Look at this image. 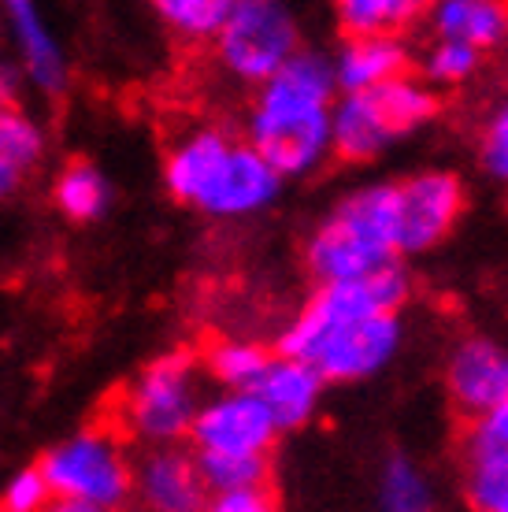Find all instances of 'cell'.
Instances as JSON below:
<instances>
[{
	"label": "cell",
	"mask_w": 508,
	"mask_h": 512,
	"mask_svg": "<svg viewBox=\"0 0 508 512\" xmlns=\"http://www.w3.org/2000/svg\"><path fill=\"white\" fill-rule=\"evenodd\" d=\"M334 60L316 49H301L290 64L260 82L245 116V138L282 179H305L334 153V101H338Z\"/></svg>",
	"instance_id": "1"
},
{
	"label": "cell",
	"mask_w": 508,
	"mask_h": 512,
	"mask_svg": "<svg viewBox=\"0 0 508 512\" xmlns=\"http://www.w3.org/2000/svg\"><path fill=\"white\" fill-rule=\"evenodd\" d=\"M164 186L178 205L208 219H249L279 201L282 175L249 138L204 123L167 145Z\"/></svg>",
	"instance_id": "2"
},
{
	"label": "cell",
	"mask_w": 508,
	"mask_h": 512,
	"mask_svg": "<svg viewBox=\"0 0 508 512\" xmlns=\"http://www.w3.org/2000/svg\"><path fill=\"white\" fill-rule=\"evenodd\" d=\"M316 282L368 279L397 264V193L394 182L364 186L334 205L305 245Z\"/></svg>",
	"instance_id": "3"
},
{
	"label": "cell",
	"mask_w": 508,
	"mask_h": 512,
	"mask_svg": "<svg viewBox=\"0 0 508 512\" xmlns=\"http://www.w3.org/2000/svg\"><path fill=\"white\" fill-rule=\"evenodd\" d=\"M204 405V368L190 349H167L141 368L115 401V420L141 446H178Z\"/></svg>",
	"instance_id": "4"
},
{
	"label": "cell",
	"mask_w": 508,
	"mask_h": 512,
	"mask_svg": "<svg viewBox=\"0 0 508 512\" xmlns=\"http://www.w3.org/2000/svg\"><path fill=\"white\" fill-rule=\"evenodd\" d=\"M438 112V93L427 78H394L368 93H338L334 101V153L342 160L364 164L386 153L397 138H405Z\"/></svg>",
	"instance_id": "5"
},
{
	"label": "cell",
	"mask_w": 508,
	"mask_h": 512,
	"mask_svg": "<svg viewBox=\"0 0 508 512\" xmlns=\"http://www.w3.org/2000/svg\"><path fill=\"white\" fill-rule=\"evenodd\" d=\"M301 49V19L290 0H238L219 38L212 41L219 71L253 90L282 64H290Z\"/></svg>",
	"instance_id": "6"
},
{
	"label": "cell",
	"mask_w": 508,
	"mask_h": 512,
	"mask_svg": "<svg viewBox=\"0 0 508 512\" xmlns=\"http://www.w3.org/2000/svg\"><path fill=\"white\" fill-rule=\"evenodd\" d=\"M38 464L49 479L52 498L119 509L134 494L138 464L130 461L123 438L115 435L112 427H82L71 438L45 449Z\"/></svg>",
	"instance_id": "7"
},
{
	"label": "cell",
	"mask_w": 508,
	"mask_h": 512,
	"mask_svg": "<svg viewBox=\"0 0 508 512\" xmlns=\"http://www.w3.org/2000/svg\"><path fill=\"white\" fill-rule=\"evenodd\" d=\"M405 301H408V275L397 264L375 271L368 279L319 282L316 294L297 308V316L279 334V353H286V357H305V349L323 331H331V327L349 320L379 316V312H401Z\"/></svg>",
	"instance_id": "8"
},
{
	"label": "cell",
	"mask_w": 508,
	"mask_h": 512,
	"mask_svg": "<svg viewBox=\"0 0 508 512\" xmlns=\"http://www.w3.org/2000/svg\"><path fill=\"white\" fill-rule=\"evenodd\" d=\"M401 349V316L397 312H379L364 320L338 323L323 331L305 349V357L327 383H360L379 375Z\"/></svg>",
	"instance_id": "9"
},
{
	"label": "cell",
	"mask_w": 508,
	"mask_h": 512,
	"mask_svg": "<svg viewBox=\"0 0 508 512\" xmlns=\"http://www.w3.org/2000/svg\"><path fill=\"white\" fill-rule=\"evenodd\" d=\"M279 435V423L256 390H219L216 397H204L201 412L190 427V446L193 453L271 457Z\"/></svg>",
	"instance_id": "10"
},
{
	"label": "cell",
	"mask_w": 508,
	"mask_h": 512,
	"mask_svg": "<svg viewBox=\"0 0 508 512\" xmlns=\"http://www.w3.org/2000/svg\"><path fill=\"white\" fill-rule=\"evenodd\" d=\"M0 38L8 41L12 60L23 67L30 90L60 97L71 86V60L64 41L52 30L41 0H0Z\"/></svg>",
	"instance_id": "11"
},
{
	"label": "cell",
	"mask_w": 508,
	"mask_h": 512,
	"mask_svg": "<svg viewBox=\"0 0 508 512\" xmlns=\"http://www.w3.org/2000/svg\"><path fill=\"white\" fill-rule=\"evenodd\" d=\"M397 253H427L457 227L464 212V182L449 171H420L394 182Z\"/></svg>",
	"instance_id": "12"
},
{
	"label": "cell",
	"mask_w": 508,
	"mask_h": 512,
	"mask_svg": "<svg viewBox=\"0 0 508 512\" xmlns=\"http://www.w3.org/2000/svg\"><path fill=\"white\" fill-rule=\"evenodd\" d=\"M134 498L145 512H204L212 490L193 449L149 446L134 468Z\"/></svg>",
	"instance_id": "13"
},
{
	"label": "cell",
	"mask_w": 508,
	"mask_h": 512,
	"mask_svg": "<svg viewBox=\"0 0 508 512\" xmlns=\"http://www.w3.org/2000/svg\"><path fill=\"white\" fill-rule=\"evenodd\" d=\"M445 386L464 416L483 420L508 397V353L490 338H464L449 357Z\"/></svg>",
	"instance_id": "14"
},
{
	"label": "cell",
	"mask_w": 508,
	"mask_h": 512,
	"mask_svg": "<svg viewBox=\"0 0 508 512\" xmlns=\"http://www.w3.org/2000/svg\"><path fill=\"white\" fill-rule=\"evenodd\" d=\"M323 375L308 364V360L297 357H271L264 379L256 383V394L264 401L279 431H301L312 423V416L319 412V397H323Z\"/></svg>",
	"instance_id": "15"
},
{
	"label": "cell",
	"mask_w": 508,
	"mask_h": 512,
	"mask_svg": "<svg viewBox=\"0 0 508 512\" xmlns=\"http://www.w3.org/2000/svg\"><path fill=\"white\" fill-rule=\"evenodd\" d=\"M338 90L342 93H368L386 82L408 75V45L397 34H356L345 38L342 49L331 56Z\"/></svg>",
	"instance_id": "16"
},
{
	"label": "cell",
	"mask_w": 508,
	"mask_h": 512,
	"mask_svg": "<svg viewBox=\"0 0 508 512\" xmlns=\"http://www.w3.org/2000/svg\"><path fill=\"white\" fill-rule=\"evenodd\" d=\"M423 15L431 38L464 41L479 52L508 41V0H434Z\"/></svg>",
	"instance_id": "17"
},
{
	"label": "cell",
	"mask_w": 508,
	"mask_h": 512,
	"mask_svg": "<svg viewBox=\"0 0 508 512\" xmlns=\"http://www.w3.org/2000/svg\"><path fill=\"white\" fill-rule=\"evenodd\" d=\"M52 205L71 223H97L112 208V179L89 160H67L52 179Z\"/></svg>",
	"instance_id": "18"
},
{
	"label": "cell",
	"mask_w": 508,
	"mask_h": 512,
	"mask_svg": "<svg viewBox=\"0 0 508 512\" xmlns=\"http://www.w3.org/2000/svg\"><path fill=\"white\" fill-rule=\"evenodd\" d=\"M234 4L238 0H149L156 23L164 26L178 45H190V49L212 45L219 38Z\"/></svg>",
	"instance_id": "19"
},
{
	"label": "cell",
	"mask_w": 508,
	"mask_h": 512,
	"mask_svg": "<svg viewBox=\"0 0 508 512\" xmlns=\"http://www.w3.org/2000/svg\"><path fill=\"white\" fill-rule=\"evenodd\" d=\"M267 364H271V353L260 342H249V338H219L208 346L201 360L204 375L219 390H256Z\"/></svg>",
	"instance_id": "20"
},
{
	"label": "cell",
	"mask_w": 508,
	"mask_h": 512,
	"mask_svg": "<svg viewBox=\"0 0 508 512\" xmlns=\"http://www.w3.org/2000/svg\"><path fill=\"white\" fill-rule=\"evenodd\" d=\"M464 494L475 512H508V449L464 446Z\"/></svg>",
	"instance_id": "21"
},
{
	"label": "cell",
	"mask_w": 508,
	"mask_h": 512,
	"mask_svg": "<svg viewBox=\"0 0 508 512\" xmlns=\"http://www.w3.org/2000/svg\"><path fill=\"white\" fill-rule=\"evenodd\" d=\"M49 153V134L23 104H0V160L19 171H34Z\"/></svg>",
	"instance_id": "22"
},
{
	"label": "cell",
	"mask_w": 508,
	"mask_h": 512,
	"mask_svg": "<svg viewBox=\"0 0 508 512\" xmlns=\"http://www.w3.org/2000/svg\"><path fill=\"white\" fill-rule=\"evenodd\" d=\"M204 483L212 494H234V490H260L271 483V457L253 453H197Z\"/></svg>",
	"instance_id": "23"
},
{
	"label": "cell",
	"mask_w": 508,
	"mask_h": 512,
	"mask_svg": "<svg viewBox=\"0 0 508 512\" xmlns=\"http://www.w3.org/2000/svg\"><path fill=\"white\" fill-rule=\"evenodd\" d=\"M334 15L345 38L356 34H397L412 19L405 0H334Z\"/></svg>",
	"instance_id": "24"
},
{
	"label": "cell",
	"mask_w": 508,
	"mask_h": 512,
	"mask_svg": "<svg viewBox=\"0 0 508 512\" xmlns=\"http://www.w3.org/2000/svg\"><path fill=\"white\" fill-rule=\"evenodd\" d=\"M379 512H431V487L420 468L405 457H390L382 468Z\"/></svg>",
	"instance_id": "25"
},
{
	"label": "cell",
	"mask_w": 508,
	"mask_h": 512,
	"mask_svg": "<svg viewBox=\"0 0 508 512\" xmlns=\"http://www.w3.org/2000/svg\"><path fill=\"white\" fill-rule=\"evenodd\" d=\"M483 64V52L464 45V41H445L431 38L427 52H423V78L431 86H460L468 82Z\"/></svg>",
	"instance_id": "26"
},
{
	"label": "cell",
	"mask_w": 508,
	"mask_h": 512,
	"mask_svg": "<svg viewBox=\"0 0 508 512\" xmlns=\"http://www.w3.org/2000/svg\"><path fill=\"white\" fill-rule=\"evenodd\" d=\"M52 501V487L41 464L19 468L8 475V483L0 487V512H45V505Z\"/></svg>",
	"instance_id": "27"
},
{
	"label": "cell",
	"mask_w": 508,
	"mask_h": 512,
	"mask_svg": "<svg viewBox=\"0 0 508 512\" xmlns=\"http://www.w3.org/2000/svg\"><path fill=\"white\" fill-rule=\"evenodd\" d=\"M479 160H483L490 179L508 186V101L486 119L483 138H479Z\"/></svg>",
	"instance_id": "28"
},
{
	"label": "cell",
	"mask_w": 508,
	"mask_h": 512,
	"mask_svg": "<svg viewBox=\"0 0 508 512\" xmlns=\"http://www.w3.org/2000/svg\"><path fill=\"white\" fill-rule=\"evenodd\" d=\"M204 512H279V501L271 498V490H234V494H212Z\"/></svg>",
	"instance_id": "29"
},
{
	"label": "cell",
	"mask_w": 508,
	"mask_h": 512,
	"mask_svg": "<svg viewBox=\"0 0 508 512\" xmlns=\"http://www.w3.org/2000/svg\"><path fill=\"white\" fill-rule=\"evenodd\" d=\"M471 442H483V446H497V449H508V397L490 409L483 420H475L471 427Z\"/></svg>",
	"instance_id": "30"
},
{
	"label": "cell",
	"mask_w": 508,
	"mask_h": 512,
	"mask_svg": "<svg viewBox=\"0 0 508 512\" xmlns=\"http://www.w3.org/2000/svg\"><path fill=\"white\" fill-rule=\"evenodd\" d=\"M30 90L23 67L15 64L12 56L0 60V104H23V93Z\"/></svg>",
	"instance_id": "31"
},
{
	"label": "cell",
	"mask_w": 508,
	"mask_h": 512,
	"mask_svg": "<svg viewBox=\"0 0 508 512\" xmlns=\"http://www.w3.org/2000/svg\"><path fill=\"white\" fill-rule=\"evenodd\" d=\"M23 182H26V171H19V167L8 164V160H0V205H4L8 197H15Z\"/></svg>",
	"instance_id": "32"
},
{
	"label": "cell",
	"mask_w": 508,
	"mask_h": 512,
	"mask_svg": "<svg viewBox=\"0 0 508 512\" xmlns=\"http://www.w3.org/2000/svg\"><path fill=\"white\" fill-rule=\"evenodd\" d=\"M45 512H115V509H104V505H89V501L52 498L49 505H45Z\"/></svg>",
	"instance_id": "33"
},
{
	"label": "cell",
	"mask_w": 508,
	"mask_h": 512,
	"mask_svg": "<svg viewBox=\"0 0 508 512\" xmlns=\"http://www.w3.org/2000/svg\"><path fill=\"white\" fill-rule=\"evenodd\" d=\"M405 4H408V12L416 15V12H427V8H431L434 0H405Z\"/></svg>",
	"instance_id": "34"
}]
</instances>
